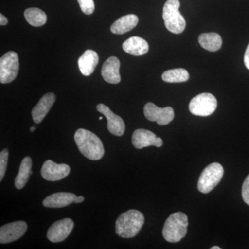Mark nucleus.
I'll list each match as a JSON object with an SVG mask.
<instances>
[{
	"label": "nucleus",
	"mask_w": 249,
	"mask_h": 249,
	"mask_svg": "<svg viewBox=\"0 0 249 249\" xmlns=\"http://www.w3.org/2000/svg\"><path fill=\"white\" fill-rule=\"evenodd\" d=\"M78 150L86 158L90 160H101L105 155V149L99 137L88 129L80 128L74 135Z\"/></svg>",
	"instance_id": "f257e3e1"
},
{
	"label": "nucleus",
	"mask_w": 249,
	"mask_h": 249,
	"mask_svg": "<svg viewBox=\"0 0 249 249\" xmlns=\"http://www.w3.org/2000/svg\"><path fill=\"white\" fill-rule=\"evenodd\" d=\"M145 222L142 212L132 209L121 214L116 221V233L124 238H132L138 235Z\"/></svg>",
	"instance_id": "f03ea898"
},
{
	"label": "nucleus",
	"mask_w": 249,
	"mask_h": 249,
	"mask_svg": "<svg viewBox=\"0 0 249 249\" xmlns=\"http://www.w3.org/2000/svg\"><path fill=\"white\" fill-rule=\"evenodd\" d=\"M188 217L182 212L172 214L165 221L163 228V237L171 243L179 242L186 235Z\"/></svg>",
	"instance_id": "7ed1b4c3"
},
{
	"label": "nucleus",
	"mask_w": 249,
	"mask_h": 249,
	"mask_svg": "<svg viewBox=\"0 0 249 249\" xmlns=\"http://www.w3.org/2000/svg\"><path fill=\"white\" fill-rule=\"evenodd\" d=\"M179 0H167L163 8V19L170 32L181 34L186 29V22L179 12Z\"/></svg>",
	"instance_id": "20e7f679"
},
{
	"label": "nucleus",
	"mask_w": 249,
	"mask_h": 249,
	"mask_svg": "<svg viewBox=\"0 0 249 249\" xmlns=\"http://www.w3.org/2000/svg\"><path fill=\"white\" fill-rule=\"evenodd\" d=\"M224 168L218 163H213L208 165L199 178L197 188L201 193H209L220 182L224 175Z\"/></svg>",
	"instance_id": "39448f33"
},
{
	"label": "nucleus",
	"mask_w": 249,
	"mask_h": 249,
	"mask_svg": "<svg viewBox=\"0 0 249 249\" xmlns=\"http://www.w3.org/2000/svg\"><path fill=\"white\" fill-rule=\"evenodd\" d=\"M217 107V101L213 95L202 93L191 100L189 110L193 115L209 116L213 114Z\"/></svg>",
	"instance_id": "423d86ee"
},
{
	"label": "nucleus",
	"mask_w": 249,
	"mask_h": 249,
	"mask_svg": "<svg viewBox=\"0 0 249 249\" xmlns=\"http://www.w3.org/2000/svg\"><path fill=\"white\" fill-rule=\"evenodd\" d=\"M19 69V58L14 52H9L0 58V83L7 84L16 79Z\"/></svg>",
	"instance_id": "0eeeda50"
},
{
	"label": "nucleus",
	"mask_w": 249,
	"mask_h": 249,
	"mask_svg": "<svg viewBox=\"0 0 249 249\" xmlns=\"http://www.w3.org/2000/svg\"><path fill=\"white\" fill-rule=\"evenodd\" d=\"M144 115L147 120L155 121L160 125L169 124L175 118V111L171 107H159L152 103L144 106Z\"/></svg>",
	"instance_id": "6e6552de"
},
{
	"label": "nucleus",
	"mask_w": 249,
	"mask_h": 249,
	"mask_svg": "<svg viewBox=\"0 0 249 249\" xmlns=\"http://www.w3.org/2000/svg\"><path fill=\"white\" fill-rule=\"evenodd\" d=\"M74 227V222L70 218H65L57 221L49 227L47 237L53 243L66 240Z\"/></svg>",
	"instance_id": "1a4fd4ad"
},
{
	"label": "nucleus",
	"mask_w": 249,
	"mask_h": 249,
	"mask_svg": "<svg viewBox=\"0 0 249 249\" xmlns=\"http://www.w3.org/2000/svg\"><path fill=\"white\" fill-rule=\"evenodd\" d=\"M27 224L24 221L5 224L0 228V243L9 244L19 240L27 232Z\"/></svg>",
	"instance_id": "9d476101"
},
{
	"label": "nucleus",
	"mask_w": 249,
	"mask_h": 249,
	"mask_svg": "<svg viewBox=\"0 0 249 249\" xmlns=\"http://www.w3.org/2000/svg\"><path fill=\"white\" fill-rule=\"evenodd\" d=\"M71 168L65 163L58 164L53 160H46L41 169V175L49 181H60L70 175Z\"/></svg>",
	"instance_id": "9b49d317"
},
{
	"label": "nucleus",
	"mask_w": 249,
	"mask_h": 249,
	"mask_svg": "<svg viewBox=\"0 0 249 249\" xmlns=\"http://www.w3.org/2000/svg\"><path fill=\"white\" fill-rule=\"evenodd\" d=\"M96 109L107 119V129L111 134L117 137L124 135L125 131V124L121 116L116 115L107 106L103 103L98 104Z\"/></svg>",
	"instance_id": "f8f14e48"
},
{
	"label": "nucleus",
	"mask_w": 249,
	"mask_h": 249,
	"mask_svg": "<svg viewBox=\"0 0 249 249\" xmlns=\"http://www.w3.org/2000/svg\"><path fill=\"white\" fill-rule=\"evenodd\" d=\"M132 145L137 149L154 145L157 147L163 145V140L157 137L151 131L145 129H138L134 131L132 137Z\"/></svg>",
	"instance_id": "ddd939ff"
},
{
	"label": "nucleus",
	"mask_w": 249,
	"mask_h": 249,
	"mask_svg": "<svg viewBox=\"0 0 249 249\" xmlns=\"http://www.w3.org/2000/svg\"><path fill=\"white\" fill-rule=\"evenodd\" d=\"M121 62L115 56H111L103 64L101 74L108 83L118 84L121 82Z\"/></svg>",
	"instance_id": "4468645a"
},
{
	"label": "nucleus",
	"mask_w": 249,
	"mask_h": 249,
	"mask_svg": "<svg viewBox=\"0 0 249 249\" xmlns=\"http://www.w3.org/2000/svg\"><path fill=\"white\" fill-rule=\"evenodd\" d=\"M56 96L53 93H46L40 98L38 103L31 111L33 120L36 124H40L47 115L55 101Z\"/></svg>",
	"instance_id": "2eb2a0df"
},
{
	"label": "nucleus",
	"mask_w": 249,
	"mask_h": 249,
	"mask_svg": "<svg viewBox=\"0 0 249 249\" xmlns=\"http://www.w3.org/2000/svg\"><path fill=\"white\" fill-rule=\"evenodd\" d=\"M76 197V195L71 193H53L47 196L42 204L47 208H63L74 202Z\"/></svg>",
	"instance_id": "dca6fc26"
},
{
	"label": "nucleus",
	"mask_w": 249,
	"mask_h": 249,
	"mask_svg": "<svg viewBox=\"0 0 249 249\" xmlns=\"http://www.w3.org/2000/svg\"><path fill=\"white\" fill-rule=\"evenodd\" d=\"M98 55L94 51L88 49L78 59V67L82 74L89 76L92 74L98 63Z\"/></svg>",
	"instance_id": "f3484780"
},
{
	"label": "nucleus",
	"mask_w": 249,
	"mask_h": 249,
	"mask_svg": "<svg viewBox=\"0 0 249 249\" xmlns=\"http://www.w3.org/2000/svg\"><path fill=\"white\" fill-rule=\"evenodd\" d=\"M123 49L130 55L141 56L148 52L149 45L146 40L142 37L133 36L124 41L123 44Z\"/></svg>",
	"instance_id": "a211bd4d"
},
{
	"label": "nucleus",
	"mask_w": 249,
	"mask_h": 249,
	"mask_svg": "<svg viewBox=\"0 0 249 249\" xmlns=\"http://www.w3.org/2000/svg\"><path fill=\"white\" fill-rule=\"evenodd\" d=\"M138 23L139 18L136 15H126L113 23L111 31L113 34L122 35L137 27Z\"/></svg>",
	"instance_id": "6ab92c4d"
},
{
	"label": "nucleus",
	"mask_w": 249,
	"mask_h": 249,
	"mask_svg": "<svg viewBox=\"0 0 249 249\" xmlns=\"http://www.w3.org/2000/svg\"><path fill=\"white\" fill-rule=\"evenodd\" d=\"M32 160L30 157L23 159L19 166V173L15 178V186L17 189H22L27 184L30 178Z\"/></svg>",
	"instance_id": "aec40b11"
},
{
	"label": "nucleus",
	"mask_w": 249,
	"mask_h": 249,
	"mask_svg": "<svg viewBox=\"0 0 249 249\" xmlns=\"http://www.w3.org/2000/svg\"><path fill=\"white\" fill-rule=\"evenodd\" d=\"M199 43L201 47L209 52H214L219 50L222 47V39L219 34L216 33L202 34L199 36Z\"/></svg>",
	"instance_id": "412c9836"
},
{
	"label": "nucleus",
	"mask_w": 249,
	"mask_h": 249,
	"mask_svg": "<svg viewBox=\"0 0 249 249\" xmlns=\"http://www.w3.org/2000/svg\"><path fill=\"white\" fill-rule=\"evenodd\" d=\"M24 17L29 24L34 27H41L47 22V16L38 8H29L24 11Z\"/></svg>",
	"instance_id": "4be33fe9"
},
{
	"label": "nucleus",
	"mask_w": 249,
	"mask_h": 249,
	"mask_svg": "<svg viewBox=\"0 0 249 249\" xmlns=\"http://www.w3.org/2000/svg\"><path fill=\"white\" fill-rule=\"evenodd\" d=\"M189 78L188 71L182 68L168 70L162 74V80L170 83H183L188 81Z\"/></svg>",
	"instance_id": "5701e85b"
},
{
	"label": "nucleus",
	"mask_w": 249,
	"mask_h": 249,
	"mask_svg": "<svg viewBox=\"0 0 249 249\" xmlns=\"http://www.w3.org/2000/svg\"><path fill=\"white\" fill-rule=\"evenodd\" d=\"M8 160H9V150L5 148L0 153V181H2L7 169Z\"/></svg>",
	"instance_id": "b1692460"
},
{
	"label": "nucleus",
	"mask_w": 249,
	"mask_h": 249,
	"mask_svg": "<svg viewBox=\"0 0 249 249\" xmlns=\"http://www.w3.org/2000/svg\"><path fill=\"white\" fill-rule=\"evenodd\" d=\"M80 9L86 15L92 14L95 10L93 0H78Z\"/></svg>",
	"instance_id": "393cba45"
},
{
	"label": "nucleus",
	"mask_w": 249,
	"mask_h": 249,
	"mask_svg": "<svg viewBox=\"0 0 249 249\" xmlns=\"http://www.w3.org/2000/svg\"><path fill=\"white\" fill-rule=\"evenodd\" d=\"M242 196L244 201L249 206V175L242 185Z\"/></svg>",
	"instance_id": "a878e982"
},
{
	"label": "nucleus",
	"mask_w": 249,
	"mask_h": 249,
	"mask_svg": "<svg viewBox=\"0 0 249 249\" xmlns=\"http://www.w3.org/2000/svg\"><path fill=\"white\" fill-rule=\"evenodd\" d=\"M244 62H245L246 67L249 70V44L248 47H247V50H246Z\"/></svg>",
	"instance_id": "bb28decb"
},
{
	"label": "nucleus",
	"mask_w": 249,
	"mask_h": 249,
	"mask_svg": "<svg viewBox=\"0 0 249 249\" xmlns=\"http://www.w3.org/2000/svg\"><path fill=\"white\" fill-rule=\"evenodd\" d=\"M8 24V19L7 18L5 17L4 15L0 14V24L1 26H5Z\"/></svg>",
	"instance_id": "cd10ccee"
},
{
	"label": "nucleus",
	"mask_w": 249,
	"mask_h": 249,
	"mask_svg": "<svg viewBox=\"0 0 249 249\" xmlns=\"http://www.w3.org/2000/svg\"><path fill=\"white\" fill-rule=\"evenodd\" d=\"M85 200L84 196H77L76 199H75L74 203H77V204H79V203L83 202V201Z\"/></svg>",
	"instance_id": "c85d7f7f"
},
{
	"label": "nucleus",
	"mask_w": 249,
	"mask_h": 249,
	"mask_svg": "<svg viewBox=\"0 0 249 249\" xmlns=\"http://www.w3.org/2000/svg\"><path fill=\"white\" fill-rule=\"evenodd\" d=\"M211 249H221V248L217 246H214V247H211Z\"/></svg>",
	"instance_id": "c756f323"
},
{
	"label": "nucleus",
	"mask_w": 249,
	"mask_h": 249,
	"mask_svg": "<svg viewBox=\"0 0 249 249\" xmlns=\"http://www.w3.org/2000/svg\"><path fill=\"white\" fill-rule=\"evenodd\" d=\"M36 127H31L30 128V131L31 132H34L35 131Z\"/></svg>",
	"instance_id": "7c9ffc66"
},
{
	"label": "nucleus",
	"mask_w": 249,
	"mask_h": 249,
	"mask_svg": "<svg viewBox=\"0 0 249 249\" xmlns=\"http://www.w3.org/2000/svg\"><path fill=\"white\" fill-rule=\"evenodd\" d=\"M102 119H103V117H102V116H100V117H99V120H102Z\"/></svg>",
	"instance_id": "2f4dec72"
}]
</instances>
